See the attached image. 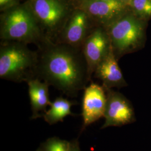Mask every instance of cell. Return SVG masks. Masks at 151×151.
<instances>
[{"label":"cell","instance_id":"cell-1","mask_svg":"<svg viewBox=\"0 0 151 151\" xmlns=\"http://www.w3.org/2000/svg\"><path fill=\"white\" fill-rule=\"evenodd\" d=\"M42 51L36 71L49 85L67 95L75 96L90 78L84 54L67 44L48 43Z\"/></svg>","mask_w":151,"mask_h":151},{"label":"cell","instance_id":"cell-2","mask_svg":"<svg viewBox=\"0 0 151 151\" xmlns=\"http://www.w3.org/2000/svg\"><path fill=\"white\" fill-rule=\"evenodd\" d=\"M13 42L1 47L0 77L15 82L28 81L37 70L38 55L25 44Z\"/></svg>","mask_w":151,"mask_h":151},{"label":"cell","instance_id":"cell-3","mask_svg":"<svg viewBox=\"0 0 151 151\" xmlns=\"http://www.w3.org/2000/svg\"><path fill=\"white\" fill-rule=\"evenodd\" d=\"M0 33L3 40L25 44L37 43L43 38V33L30 9L21 6L3 16Z\"/></svg>","mask_w":151,"mask_h":151},{"label":"cell","instance_id":"cell-4","mask_svg":"<svg viewBox=\"0 0 151 151\" xmlns=\"http://www.w3.org/2000/svg\"><path fill=\"white\" fill-rule=\"evenodd\" d=\"M114 53L123 54L140 45L145 35L143 20L127 12L107 27Z\"/></svg>","mask_w":151,"mask_h":151},{"label":"cell","instance_id":"cell-5","mask_svg":"<svg viewBox=\"0 0 151 151\" xmlns=\"http://www.w3.org/2000/svg\"><path fill=\"white\" fill-rule=\"evenodd\" d=\"M30 10L47 39L62 32L67 23L66 8L60 0H32Z\"/></svg>","mask_w":151,"mask_h":151},{"label":"cell","instance_id":"cell-6","mask_svg":"<svg viewBox=\"0 0 151 151\" xmlns=\"http://www.w3.org/2000/svg\"><path fill=\"white\" fill-rule=\"evenodd\" d=\"M106 105L102 129L109 127H120L132 122L134 111L128 101L122 94L108 89Z\"/></svg>","mask_w":151,"mask_h":151},{"label":"cell","instance_id":"cell-7","mask_svg":"<svg viewBox=\"0 0 151 151\" xmlns=\"http://www.w3.org/2000/svg\"><path fill=\"white\" fill-rule=\"evenodd\" d=\"M108 32L102 27L96 28L86 38L83 53L86 60L90 75L106 56L111 47Z\"/></svg>","mask_w":151,"mask_h":151},{"label":"cell","instance_id":"cell-8","mask_svg":"<svg viewBox=\"0 0 151 151\" xmlns=\"http://www.w3.org/2000/svg\"><path fill=\"white\" fill-rule=\"evenodd\" d=\"M107 97L102 87L91 83L85 90L82 101L83 128L104 116Z\"/></svg>","mask_w":151,"mask_h":151},{"label":"cell","instance_id":"cell-9","mask_svg":"<svg viewBox=\"0 0 151 151\" xmlns=\"http://www.w3.org/2000/svg\"><path fill=\"white\" fill-rule=\"evenodd\" d=\"M128 7L119 0H88L85 5V10L87 15L108 27L127 12Z\"/></svg>","mask_w":151,"mask_h":151},{"label":"cell","instance_id":"cell-10","mask_svg":"<svg viewBox=\"0 0 151 151\" xmlns=\"http://www.w3.org/2000/svg\"><path fill=\"white\" fill-rule=\"evenodd\" d=\"M96 76L103 81L107 89L126 85L122 72L119 68L112 45L104 59L95 70Z\"/></svg>","mask_w":151,"mask_h":151},{"label":"cell","instance_id":"cell-11","mask_svg":"<svg viewBox=\"0 0 151 151\" xmlns=\"http://www.w3.org/2000/svg\"><path fill=\"white\" fill-rule=\"evenodd\" d=\"M87 16L83 11H77L72 15L62 32L63 43L78 47L84 43L89 25Z\"/></svg>","mask_w":151,"mask_h":151},{"label":"cell","instance_id":"cell-12","mask_svg":"<svg viewBox=\"0 0 151 151\" xmlns=\"http://www.w3.org/2000/svg\"><path fill=\"white\" fill-rule=\"evenodd\" d=\"M29 94L32 109V118L40 117L41 113H45L48 106L52 103L49 100V85L38 79H30L27 81Z\"/></svg>","mask_w":151,"mask_h":151},{"label":"cell","instance_id":"cell-13","mask_svg":"<svg viewBox=\"0 0 151 151\" xmlns=\"http://www.w3.org/2000/svg\"><path fill=\"white\" fill-rule=\"evenodd\" d=\"M73 105V103L66 99H57L52 103L50 109L44 114L45 120L50 125L63 121L65 116L72 115L70 109Z\"/></svg>","mask_w":151,"mask_h":151},{"label":"cell","instance_id":"cell-14","mask_svg":"<svg viewBox=\"0 0 151 151\" xmlns=\"http://www.w3.org/2000/svg\"><path fill=\"white\" fill-rule=\"evenodd\" d=\"M129 7L133 14L143 20L151 17V0H133Z\"/></svg>","mask_w":151,"mask_h":151},{"label":"cell","instance_id":"cell-15","mask_svg":"<svg viewBox=\"0 0 151 151\" xmlns=\"http://www.w3.org/2000/svg\"><path fill=\"white\" fill-rule=\"evenodd\" d=\"M71 143L58 138H52L44 146L43 151H70Z\"/></svg>","mask_w":151,"mask_h":151},{"label":"cell","instance_id":"cell-16","mask_svg":"<svg viewBox=\"0 0 151 151\" xmlns=\"http://www.w3.org/2000/svg\"><path fill=\"white\" fill-rule=\"evenodd\" d=\"M14 0H0V6L1 7L10 5L14 2Z\"/></svg>","mask_w":151,"mask_h":151},{"label":"cell","instance_id":"cell-17","mask_svg":"<svg viewBox=\"0 0 151 151\" xmlns=\"http://www.w3.org/2000/svg\"><path fill=\"white\" fill-rule=\"evenodd\" d=\"M70 151H81L80 150L79 146L77 142H73L71 143Z\"/></svg>","mask_w":151,"mask_h":151},{"label":"cell","instance_id":"cell-18","mask_svg":"<svg viewBox=\"0 0 151 151\" xmlns=\"http://www.w3.org/2000/svg\"><path fill=\"white\" fill-rule=\"evenodd\" d=\"M120 2H122L124 5H125L128 7H129L130 4L132 2L133 0H119Z\"/></svg>","mask_w":151,"mask_h":151},{"label":"cell","instance_id":"cell-19","mask_svg":"<svg viewBox=\"0 0 151 151\" xmlns=\"http://www.w3.org/2000/svg\"><path fill=\"white\" fill-rule=\"evenodd\" d=\"M97 1H110V0H97Z\"/></svg>","mask_w":151,"mask_h":151},{"label":"cell","instance_id":"cell-20","mask_svg":"<svg viewBox=\"0 0 151 151\" xmlns=\"http://www.w3.org/2000/svg\"></svg>","mask_w":151,"mask_h":151}]
</instances>
